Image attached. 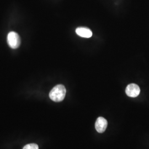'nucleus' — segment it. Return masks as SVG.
<instances>
[{
	"instance_id": "obj_1",
	"label": "nucleus",
	"mask_w": 149,
	"mask_h": 149,
	"mask_svg": "<svg viewBox=\"0 0 149 149\" xmlns=\"http://www.w3.org/2000/svg\"><path fill=\"white\" fill-rule=\"evenodd\" d=\"M66 93L65 86L58 85L55 86L49 93L50 98L54 102H59L64 100Z\"/></svg>"
},
{
	"instance_id": "obj_2",
	"label": "nucleus",
	"mask_w": 149,
	"mask_h": 149,
	"mask_svg": "<svg viewBox=\"0 0 149 149\" xmlns=\"http://www.w3.org/2000/svg\"><path fill=\"white\" fill-rule=\"evenodd\" d=\"M7 43L12 49L18 48L21 44V39L19 35L16 32H10L7 36Z\"/></svg>"
},
{
	"instance_id": "obj_3",
	"label": "nucleus",
	"mask_w": 149,
	"mask_h": 149,
	"mask_svg": "<svg viewBox=\"0 0 149 149\" xmlns=\"http://www.w3.org/2000/svg\"><path fill=\"white\" fill-rule=\"evenodd\" d=\"M125 92L127 96L130 97H136L138 96L140 92V89L138 85L135 84H129L126 88Z\"/></svg>"
},
{
	"instance_id": "obj_4",
	"label": "nucleus",
	"mask_w": 149,
	"mask_h": 149,
	"mask_svg": "<svg viewBox=\"0 0 149 149\" xmlns=\"http://www.w3.org/2000/svg\"><path fill=\"white\" fill-rule=\"evenodd\" d=\"M108 123L106 119L103 117H98L96 120L95 123V128L96 130L100 133H102L106 130Z\"/></svg>"
},
{
	"instance_id": "obj_5",
	"label": "nucleus",
	"mask_w": 149,
	"mask_h": 149,
	"mask_svg": "<svg viewBox=\"0 0 149 149\" xmlns=\"http://www.w3.org/2000/svg\"><path fill=\"white\" fill-rule=\"evenodd\" d=\"M76 33L80 37L88 38L92 37V32L90 29L85 27H79L76 29Z\"/></svg>"
},
{
	"instance_id": "obj_6",
	"label": "nucleus",
	"mask_w": 149,
	"mask_h": 149,
	"mask_svg": "<svg viewBox=\"0 0 149 149\" xmlns=\"http://www.w3.org/2000/svg\"><path fill=\"white\" fill-rule=\"evenodd\" d=\"M23 149H39V147H38V145L37 144H27L24 146Z\"/></svg>"
}]
</instances>
